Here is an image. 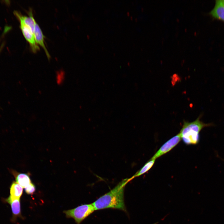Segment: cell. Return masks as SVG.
Here are the masks:
<instances>
[{"mask_svg":"<svg viewBox=\"0 0 224 224\" xmlns=\"http://www.w3.org/2000/svg\"><path fill=\"white\" fill-rule=\"evenodd\" d=\"M131 180L130 178L123 179L112 189L94 202L92 204L95 210L112 208L126 212L124 190L126 184Z\"/></svg>","mask_w":224,"mask_h":224,"instance_id":"cell-1","label":"cell"},{"mask_svg":"<svg viewBox=\"0 0 224 224\" xmlns=\"http://www.w3.org/2000/svg\"><path fill=\"white\" fill-rule=\"evenodd\" d=\"M199 116L192 122L184 121L179 133L181 140L186 145H196L199 141V133L204 128L214 126L213 123H205L200 120Z\"/></svg>","mask_w":224,"mask_h":224,"instance_id":"cell-2","label":"cell"},{"mask_svg":"<svg viewBox=\"0 0 224 224\" xmlns=\"http://www.w3.org/2000/svg\"><path fill=\"white\" fill-rule=\"evenodd\" d=\"M95 210L92 203L81 205L74 209L64 211L66 217L74 219L80 224L84 219Z\"/></svg>","mask_w":224,"mask_h":224,"instance_id":"cell-3","label":"cell"},{"mask_svg":"<svg viewBox=\"0 0 224 224\" xmlns=\"http://www.w3.org/2000/svg\"><path fill=\"white\" fill-rule=\"evenodd\" d=\"M181 140L180 135L179 133L165 142L151 159L156 160L165 154L175 147Z\"/></svg>","mask_w":224,"mask_h":224,"instance_id":"cell-4","label":"cell"},{"mask_svg":"<svg viewBox=\"0 0 224 224\" xmlns=\"http://www.w3.org/2000/svg\"><path fill=\"white\" fill-rule=\"evenodd\" d=\"M20 28L22 34L27 41L29 43L32 51L36 53L40 49V47L36 42L34 34L30 28L20 20H18Z\"/></svg>","mask_w":224,"mask_h":224,"instance_id":"cell-5","label":"cell"},{"mask_svg":"<svg viewBox=\"0 0 224 224\" xmlns=\"http://www.w3.org/2000/svg\"><path fill=\"white\" fill-rule=\"evenodd\" d=\"M33 34L36 43L43 47L48 58L49 59L50 58V56L44 44V38L45 36L43 34L41 28L36 21L35 24Z\"/></svg>","mask_w":224,"mask_h":224,"instance_id":"cell-6","label":"cell"},{"mask_svg":"<svg viewBox=\"0 0 224 224\" xmlns=\"http://www.w3.org/2000/svg\"><path fill=\"white\" fill-rule=\"evenodd\" d=\"M213 17L224 21V0H217L215 6L210 12Z\"/></svg>","mask_w":224,"mask_h":224,"instance_id":"cell-7","label":"cell"},{"mask_svg":"<svg viewBox=\"0 0 224 224\" xmlns=\"http://www.w3.org/2000/svg\"><path fill=\"white\" fill-rule=\"evenodd\" d=\"M13 174L15 176L16 182L20 185L23 188H25L31 182L29 176L27 174L23 173Z\"/></svg>","mask_w":224,"mask_h":224,"instance_id":"cell-8","label":"cell"},{"mask_svg":"<svg viewBox=\"0 0 224 224\" xmlns=\"http://www.w3.org/2000/svg\"><path fill=\"white\" fill-rule=\"evenodd\" d=\"M23 187L16 182H13L10 188V197L14 199H20L23 193Z\"/></svg>","mask_w":224,"mask_h":224,"instance_id":"cell-9","label":"cell"},{"mask_svg":"<svg viewBox=\"0 0 224 224\" xmlns=\"http://www.w3.org/2000/svg\"><path fill=\"white\" fill-rule=\"evenodd\" d=\"M7 201L11 205L13 214L15 216L20 215L21 213L20 199H14L9 196Z\"/></svg>","mask_w":224,"mask_h":224,"instance_id":"cell-10","label":"cell"},{"mask_svg":"<svg viewBox=\"0 0 224 224\" xmlns=\"http://www.w3.org/2000/svg\"><path fill=\"white\" fill-rule=\"evenodd\" d=\"M155 160L150 159L140 170L130 178L131 180H132L136 177H139L147 172L153 166Z\"/></svg>","mask_w":224,"mask_h":224,"instance_id":"cell-11","label":"cell"},{"mask_svg":"<svg viewBox=\"0 0 224 224\" xmlns=\"http://www.w3.org/2000/svg\"><path fill=\"white\" fill-rule=\"evenodd\" d=\"M65 73L63 70L58 71L56 74V81L58 85H61L63 82L64 79Z\"/></svg>","mask_w":224,"mask_h":224,"instance_id":"cell-12","label":"cell"},{"mask_svg":"<svg viewBox=\"0 0 224 224\" xmlns=\"http://www.w3.org/2000/svg\"><path fill=\"white\" fill-rule=\"evenodd\" d=\"M25 191L28 194H32L35 191V185L32 183L25 188Z\"/></svg>","mask_w":224,"mask_h":224,"instance_id":"cell-13","label":"cell"},{"mask_svg":"<svg viewBox=\"0 0 224 224\" xmlns=\"http://www.w3.org/2000/svg\"><path fill=\"white\" fill-rule=\"evenodd\" d=\"M223 161H224V160H223Z\"/></svg>","mask_w":224,"mask_h":224,"instance_id":"cell-14","label":"cell"}]
</instances>
